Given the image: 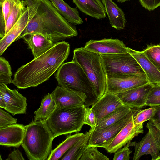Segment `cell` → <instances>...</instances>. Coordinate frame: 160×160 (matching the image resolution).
Instances as JSON below:
<instances>
[{"label": "cell", "mask_w": 160, "mask_h": 160, "mask_svg": "<svg viewBox=\"0 0 160 160\" xmlns=\"http://www.w3.org/2000/svg\"><path fill=\"white\" fill-rule=\"evenodd\" d=\"M32 11V18L17 41L33 33H40L54 43L77 36L75 27L58 12L50 0H24Z\"/></svg>", "instance_id": "cell-1"}, {"label": "cell", "mask_w": 160, "mask_h": 160, "mask_svg": "<svg viewBox=\"0 0 160 160\" xmlns=\"http://www.w3.org/2000/svg\"><path fill=\"white\" fill-rule=\"evenodd\" d=\"M70 45L65 41L57 42L50 49L16 71L11 83L25 89L36 87L48 80L68 58Z\"/></svg>", "instance_id": "cell-2"}, {"label": "cell", "mask_w": 160, "mask_h": 160, "mask_svg": "<svg viewBox=\"0 0 160 160\" xmlns=\"http://www.w3.org/2000/svg\"><path fill=\"white\" fill-rule=\"evenodd\" d=\"M55 76L59 86L78 94L84 100L86 107L92 106L98 100L90 80L76 62L72 60L63 63Z\"/></svg>", "instance_id": "cell-3"}, {"label": "cell", "mask_w": 160, "mask_h": 160, "mask_svg": "<svg viewBox=\"0 0 160 160\" xmlns=\"http://www.w3.org/2000/svg\"><path fill=\"white\" fill-rule=\"evenodd\" d=\"M54 138L46 121L34 120L25 125L21 146L29 159L47 160L52 150Z\"/></svg>", "instance_id": "cell-4"}, {"label": "cell", "mask_w": 160, "mask_h": 160, "mask_svg": "<svg viewBox=\"0 0 160 160\" xmlns=\"http://www.w3.org/2000/svg\"><path fill=\"white\" fill-rule=\"evenodd\" d=\"M72 60L82 68L90 80L98 100L107 92V77L100 54L84 47L73 50Z\"/></svg>", "instance_id": "cell-5"}, {"label": "cell", "mask_w": 160, "mask_h": 160, "mask_svg": "<svg viewBox=\"0 0 160 160\" xmlns=\"http://www.w3.org/2000/svg\"><path fill=\"white\" fill-rule=\"evenodd\" d=\"M85 105L56 108L46 121L54 138L80 131L84 125Z\"/></svg>", "instance_id": "cell-6"}, {"label": "cell", "mask_w": 160, "mask_h": 160, "mask_svg": "<svg viewBox=\"0 0 160 160\" xmlns=\"http://www.w3.org/2000/svg\"><path fill=\"white\" fill-rule=\"evenodd\" d=\"M100 55L107 77L145 74L137 61L128 52Z\"/></svg>", "instance_id": "cell-7"}, {"label": "cell", "mask_w": 160, "mask_h": 160, "mask_svg": "<svg viewBox=\"0 0 160 160\" xmlns=\"http://www.w3.org/2000/svg\"><path fill=\"white\" fill-rule=\"evenodd\" d=\"M146 127L148 131L138 142H130L134 147V160H138L143 155H150L152 160H158L160 157V124L155 120H150Z\"/></svg>", "instance_id": "cell-8"}, {"label": "cell", "mask_w": 160, "mask_h": 160, "mask_svg": "<svg viewBox=\"0 0 160 160\" xmlns=\"http://www.w3.org/2000/svg\"><path fill=\"white\" fill-rule=\"evenodd\" d=\"M118 122L102 128L94 130L90 136L88 146L101 147L109 143L129 121L136 110Z\"/></svg>", "instance_id": "cell-9"}, {"label": "cell", "mask_w": 160, "mask_h": 160, "mask_svg": "<svg viewBox=\"0 0 160 160\" xmlns=\"http://www.w3.org/2000/svg\"><path fill=\"white\" fill-rule=\"evenodd\" d=\"M133 116L128 122L119 132L108 143L101 147L104 148L110 153H114L126 145L136 136L143 133V123H134Z\"/></svg>", "instance_id": "cell-10"}, {"label": "cell", "mask_w": 160, "mask_h": 160, "mask_svg": "<svg viewBox=\"0 0 160 160\" xmlns=\"http://www.w3.org/2000/svg\"><path fill=\"white\" fill-rule=\"evenodd\" d=\"M107 92L117 94L149 83L145 74L107 77Z\"/></svg>", "instance_id": "cell-11"}, {"label": "cell", "mask_w": 160, "mask_h": 160, "mask_svg": "<svg viewBox=\"0 0 160 160\" xmlns=\"http://www.w3.org/2000/svg\"><path fill=\"white\" fill-rule=\"evenodd\" d=\"M0 94L4 98L6 110L14 116L24 114L27 110V98L16 89H11L7 85L0 83Z\"/></svg>", "instance_id": "cell-12"}, {"label": "cell", "mask_w": 160, "mask_h": 160, "mask_svg": "<svg viewBox=\"0 0 160 160\" xmlns=\"http://www.w3.org/2000/svg\"><path fill=\"white\" fill-rule=\"evenodd\" d=\"M127 47L122 41L118 39L91 40L84 47L86 50L99 54H109L128 52Z\"/></svg>", "instance_id": "cell-13"}, {"label": "cell", "mask_w": 160, "mask_h": 160, "mask_svg": "<svg viewBox=\"0 0 160 160\" xmlns=\"http://www.w3.org/2000/svg\"><path fill=\"white\" fill-rule=\"evenodd\" d=\"M152 84L144 85L116 94L125 105L137 109L146 106V103Z\"/></svg>", "instance_id": "cell-14"}, {"label": "cell", "mask_w": 160, "mask_h": 160, "mask_svg": "<svg viewBox=\"0 0 160 160\" xmlns=\"http://www.w3.org/2000/svg\"><path fill=\"white\" fill-rule=\"evenodd\" d=\"M30 8L27 6L17 21L8 32L0 40V55L17 38L25 29L32 18Z\"/></svg>", "instance_id": "cell-15"}, {"label": "cell", "mask_w": 160, "mask_h": 160, "mask_svg": "<svg viewBox=\"0 0 160 160\" xmlns=\"http://www.w3.org/2000/svg\"><path fill=\"white\" fill-rule=\"evenodd\" d=\"M124 105L116 94L107 92L91 108L95 112L97 123Z\"/></svg>", "instance_id": "cell-16"}, {"label": "cell", "mask_w": 160, "mask_h": 160, "mask_svg": "<svg viewBox=\"0 0 160 160\" xmlns=\"http://www.w3.org/2000/svg\"><path fill=\"white\" fill-rule=\"evenodd\" d=\"M56 108L62 109L85 105L83 99L75 92L60 86L51 93Z\"/></svg>", "instance_id": "cell-17"}, {"label": "cell", "mask_w": 160, "mask_h": 160, "mask_svg": "<svg viewBox=\"0 0 160 160\" xmlns=\"http://www.w3.org/2000/svg\"><path fill=\"white\" fill-rule=\"evenodd\" d=\"M25 126L15 123L0 128V145L18 147L23 141Z\"/></svg>", "instance_id": "cell-18"}, {"label": "cell", "mask_w": 160, "mask_h": 160, "mask_svg": "<svg viewBox=\"0 0 160 160\" xmlns=\"http://www.w3.org/2000/svg\"><path fill=\"white\" fill-rule=\"evenodd\" d=\"M25 42L31 50L34 58L42 55L55 44L42 34L33 33L23 37Z\"/></svg>", "instance_id": "cell-19"}, {"label": "cell", "mask_w": 160, "mask_h": 160, "mask_svg": "<svg viewBox=\"0 0 160 160\" xmlns=\"http://www.w3.org/2000/svg\"><path fill=\"white\" fill-rule=\"evenodd\" d=\"M128 51L139 63L144 71L149 83H160V72L144 54L143 51H138L127 47Z\"/></svg>", "instance_id": "cell-20"}, {"label": "cell", "mask_w": 160, "mask_h": 160, "mask_svg": "<svg viewBox=\"0 0 160 160\" xmlns=\"http://www.w3.org/2000/svg\"><path fill=\"white\" fill-rule=\"evenodd\" d=\"M111 26L117 30L124 29L126 20L122 10L112 0H101Z\"/></svg>", "instance_id": "cell-21"}, {"label": "cell", "mask_w": 160, "mask_h": 160, "mask_svg": "<svg viewBox=\"0 0 160 160\" xmlns=\"http://www.w3.org/2000/svg\"><path fill=\"white\" fill-rule=\"evenodd\" d=\"M82 12L98 19L106 17L104 7L100 0H72Z\"/></svg>", "instance_id": "cell-22"}, {"label": "cell", "mask_w": 160, "mask_h": 160, "mask_svg": "<svg viewBox=\"0 0 160 160\" xmlns=\"http://www.w3.org/2000/svg\"><path fill=\"white\" fill-rule=\"evenodd\" d=\"M50 0L59 13L68 22L73 25L83 23L77 8H71L63 0Z\"/></svg>", "instance_id": "cell-23"}, {"label": "cell", "mask_w": 160, "mask_h": 160, "mask_svg": "<svg viewBox=\"0 0 160 160\" xmlns=\"http://www.w3.org/2000/svg\"><path fill=\"white\" fill-rule=\"evenodd\" d=\"M94 129L91 128L86 132L71 148L67 151L60 158L61 160H80L86 149L90 136Z\"/></svg>", "instance_id": "cell-24"}, {"label": "cell", "mask_w": 160, "mask_h": 160, "mask_svg": "<svg viewBox=\"0 0 160 160\" xmlns=\"http://www.w3.org/2000/svg\"><path fill=\"white\" fill-rule=\"evenodd\" d=\"M84 133L77 132L73 135L68 136L64 141L52 150L47 160L60 159L63 155L80 139Z\"/></svg>", "instance_id": "cell-25"}, {"label": "cell", "mask_w": 160, "mask_h": 160, "mask_svg": "<svg viewBox=\"0 0 160 160\" xmlns=\"http://www.w3.org/2000/svg\"><path fill=\"white\" fill-rule=\"evenodd\" d=\"M56 108L55 103L51 93L42 99L39 108L35 111L34 120L47 121Z\"/></svg>", "instance_id": "cell-26"}, {"label": "cell", "mask_w": 160, "mask_h": 160, "mask_svg": "<svg viewBox=\"0 0 160 160\" xmlns=\"http://www.w3.org/2000/svg\"><path fill=\"white\" fill-rule=\"evenodd\" d=\"M134 108L124 105L97 123L94 130L102 128L118 122L132 111Z\"/></svg>", "instance_id": "cell-27"}, {"label": "cell", "mask_w": 160, "mask_h": 160, "mask_svg": "<svg viewBox=\"0 0 160 160\" xmlns=\"http://www.w3.org/2000/svg\"><path fill=\"white\" fill-rule=\"evenodd\" d=\"M26 7L24 0L15 1L6 23V34L17 21Z\"/></svg>", "instance_id": "cell-28"}, {"label": "cell", "mask_w": 160, "mask_h": 160, "mask_svg": "<svg viewBox=\"0 0 160 160\" xmlns=\"http://www.w3.org/2000/svg\"><path fill=\"white\" fill-rule=\"evenodd\" d=\"M143 52L160 72V44H148Z\"/></svg>", "instance_id": "cell-29"}, {"label": "cell", "mask_w": 160, "mask_h": 160, "mask_svg": "<svg viewBox=\"0 0 160 160\" xmlns=\"http://www.w3.org/2000/svg\"><path fill=\"white\" fill-rule=\"evenodd\" d=\"M156 111L154 107L143 110L137 109L133 114V120L135 125L143 123L144 122L153 120Z\"/></svg>", "instance_id": "cell-30"}, {"label": "cell", "mask_w": 160, "mask_h": 160, "mask_svg": "<svg viewBox=\"0 0 160 160\" xmlns=\"http://www.w3.org/2000/svg\"><path fill=\"white\" fill-rule=\"evenodd\" d=\"M109 158L99 151L95 146H87L80 160H108Z\"/></svg>", "instance_id": "cell-31"}, {"label": "cell", "mask_w": 160, "mask_h": 160, "mask_svg": "<svg viewBox=\"0 0 160 160\" xmlns=\"http://www.w3.org/2000/svg\"><path fill=\"white\" fill-rule=\"evenodd\" d=\"M146 106L150 107L160 106V83L152 84L149 92Z\"/></svg>", "instance_id": "cell-32"}, {"label": "cell", "mask_w": 160, "mask_h": 160, "mask_svg": "<svg viewBox=\"0 0 160 160\" xmlns=\"http://www.w3.org/2000/svg\"><path fill=\"white\" fill-rule=\"evenodd\" d=\"M84 123L89 125L91 128L94 129L96 127L97 124L96 115L91 108L85 107Z\"/></svg>", "instance_id": "cell-33"}, {"label": "cell", "mask_w": 160, "mask_h": 160, "mask_svg": "<svg viewBox=\"0 0 160 160\" xmlns=\"http://www.w3.org/2000/svg\"><path fill=\"white\" fill-rule=\"evenodd\" d=\"M17 120L8 112L0 109V128L16 123Z\"/></svg>", "instance_id": "cell-34"}, {"label": "cell", "mask_w": 160, "mask_h": 160, "mask_svg": "<svg viewBox=\"0 0 160 160\" xmlns=\"http://www.w3.org/2000/svg\"><path fill=\"white\" fill-rule=\"evenodd\" d=\"M130 142L124 146V148L118 149L114 153L113 160H129L130 155L132 152L129 148L130 146Z\"/></svg>", "instance_id": "cell-35"}, {"label": "cell", "mask_w": 160, "mask_h": 160, "mask_svg": "<svg viewBox=\"0 0 160 160\" xmlns=\"http://www.w3.org/2000/svg\"><path fill=\"white\" fill-rule=\"evenodd\" d=\"M16 0H5L1 7V11L3 15L6 23L12 10Z\"/></svg>", "instance_id": "cell-36"}, {"label": "cell", "mask_w": 160, "mask_h": 160, "mask_svg": "<svg viewBox=\"0 0 160 160\" xmlns=\"http://www.w3.org/2000/svg\"><path fill=\"white\" fill-rule=\"evenodd\" d=\"M0 74L11 76L12 75L8 62L2 57H0Z\"/></svg>", "instance_id": "cell-37"}, {"label": "cell", "mask_w": 160, "mask_h": 160, "mask_svg": "<svg viewBox=\"0 0 160 160\" xmlns=\"http://www.w3.org/2000/svg\"><path fill=\"white\" fill-rule=\"evenodd\" d=\"M141 5L149 11L160 6V0H139Z\"/></svg>", "instance_id": "cell-38"}, {"label": "cell", "mask_w": 160, "mask_h": 160, "mask_svg": "<svg viewBox=\"0 0 160 160\" xmlns=\"http://www.w3.org/2000/svg\"><path fill=\"white\" fill-rule=\"evenodd\" d=\"M6 160H24L25 159L21 152L18 149H14L8 155Z\"/></svg>", "instance_id": "cell-39"}, {"label": "cell", "mask_w": 160, "mask_h": 160, "mask_svg": "<svg viewBox=\"0 0 160 160\" xmlns=\"http://www.w3.org/2000/svg\"><path fill=\"white\" fill-rule=\"evenodd\" d=\"M6 23L3 15L0 11V38L1 39L6 34Z\"/></svg>", "instance_id": "cell-40"}, {"label": "cell", "mask_w": 160, "mask_h": 160, "mask_svg": "<svg viewBox=\"0 0 160 160\" xmlns=\"http://www.w3.org/2000/svg\"><path fill=\"white\" fill-rule=\"evenodd\" d=\"M12 81L11 76L0 74V83L7 85L11 83Z\"/></svg>", "instance_id": "cell-41"}, {"label": "cell", "mask_w": 160, "mask_h": 160, "mask_svg": "<svg viewBox=\"0 0 160 160\" xmlns=\"http://www.w3.org/2000/svg\"><path fill=\"white\" fill-rule=\"evenodd\" d=\"M152 107H154L156 109V112L153 120H156L160 124V106Z\"/></svg>", "instance_id": "cell-42"}, {"label": "cell", "mask_w": 160, "mask_h": 160, "mask_svg": "<svg viewBox=\"0 0 160 160\" xmlns=\"http://www.w3.org/2000/svg\"><path fill=\"white\" fill-rule=\"evenodd\" d=\"M129 0H117V1L120 3H123L124 2Z\"/></svg>", "instance_id": "cell-43"}, {"label": "cell", "mask_w": 160, "mask_h": 160, "mask_svg": "<svg viewBox=\"0 0 160 160\" xmlns=\"http://www.w3.org/2000/svg\"><path fill=\"white\" fill-rule=\"evenodd\" d=\"M5 0H0V7H1L2 3L4 2Z\"/></svg>", "instance_id": "cell-44"}, {"label": "cell", "mask_w": 160, "mask_h": 160, "mask_svg": "<svg viewBox=\"0 0 160 160\" xmlns=\"http://www.w3.org/2000/svg\"><path fill=\"white\" fill-rule=\"evenodd\" d=\"M158 160H160V157L159 158Z\"/></svg>", "instance_id": "cell-45"}]
</instances>
